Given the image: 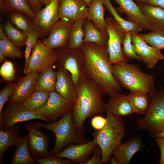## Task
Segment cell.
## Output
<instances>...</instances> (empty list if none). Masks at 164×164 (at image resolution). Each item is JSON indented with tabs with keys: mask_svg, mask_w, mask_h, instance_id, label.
I'll return each instance as SVG.
<instances>
[{
	"mask_svg": "<svg viewBox=\"0 0 164 164\" xmlns=\"http://www.w3.org/2000/svg\"><path fill=\"white\" fill-rule=\"evenodd\" d=\"M81 49L84 58L85 75L104 95L110 96L121 93L122 87L114 75L107 45L100 46L84 43Z\"/></svg>",
	"mask_w": 164,
	"mask_h": 164,
	"instance_id": "1",
	"label": "cell"
},
{
	"mask_svg": "<svg viewBox=\"0 0 164 164\" xmlns=\"http://www.w3.org/2000/svg\"><path fill=\"white\" fill-rule=\"evenodd\" d=\"M103 95L84 75L77 88V97L72 110L74 124L80 132H85L84 122L87 118L105 112Z\"/></svg>",
	"mask_w": 164,
	"mask_h": 164,
	"instance_id": "2",
	"label": "cell"
},
{
	"mask_svg": "<svg viewBox=\"0 0 164 164\" xmlns=\"http://www.w3.org/2000/svg\"><path fill=\"white\" fill-rule=\"evenodd\" d=\"M106 113L107 121L105 126L101 130H94L92 134L93 140L101 150L102 164L110 161L114 151L121 144L125 132L122 117Z\"/></svg>",
	"mask_w": 164,
	"mask_h": 164,
	"instance_id": "3",
	"label": "cell"
},
{
	"mask_svg": "<svg viewBox=\"0 0 164 164\" xmlns=\"http://www.w3.org/2000/svg\"><path fill=\"white\" fill-rule=\"evenodd\" d=\"M34 123L48 131H51L56 136L55 144L53 149L49 152V155L55 156L63 148L70 144H80L87 142L86 136L78 131L73 122L72 111L55 122L50 124L39 122Z\"/></svg>",
	"mask_w": 164,
	"mask_h": 164,
	"instance_id": "4",
	"label": "cell"
},
{
	"mask_svg": "<svg viewBox=\"0 0 164 164\" xmlns=\"http://www.w3.org/2000/svg\"><path fill=\"white\" fill-rule=\"evenodd\" d=\"M112 67L114 76L124 88L149 94L156 91L154 76L142 72L138 65L120 62L112 64Z\"/></svg>",
	"mask_w": 164,
	"mask_h": 164,
	"instance_id": "5",
	"label": "cell"
},
{
	"mask_svg": "<svg viewBox=\"0 0 164 164\" xmlns=\"http://www.w3.org/2000/svg\"><path fill=\"white\" fill-rule=\"evenodd\" d=\"M150 95L151 102L149 109L145 117L138 119L136 123L139 130H146L152 136L164 130V89L162 86Z\"/></svg>",
	"mask_w": 164,
	"mask_h": 164,
	"instance_id": "6",
	"label": "cell"
},
{
	"mask_svg": "<svg viewBox=\"0 0 164 164\" xmlns=\"http://www.w3.org/2000/svg\"><path fill=\"white\" fill-rule=\"evenodd\" d=\"M55 49L57 67L63 68L70 73L77 89L85 75L84 58L81 49H72L65 46Z\"/></svg>",
	"mask_w": 164,
	"mask_h": 164,
	"instance_id": "7",
	"label": "cell"
},
{
	"mask_svg": "<svg viewBox=\"0 0 164 164\" xmlns=\"http://www.w3.org/2000/svg\"><path fill=\"white\" fill-rule=\"evenodd\" d=\"M39 119L50 123L40 111L29 110L21 102H10L2 111L0 117V129L5 130L18 122Z\"/></svg>",
	"mask_w": 164,
	"mask_h": 164,
	"instance_id": "8",
	"label": "cell"
},
{
	"mask_svg": "<svg viewBox=\"0 0 164 164\" xmlns=\"http://www.w3.org/2000/svg\"><path fill=\"white\" fill-rule=\"evenodd\" d=\"M57 54L55 49L48 47L39 40L32 50L27 74L40 73L56 63Z\"/></svg>",
	"mask_w": 164,
	"mask_h": 164,
	"instance_id": "9",
	"label": "cell"
},
{
	"mask_svg": "<svg viewBox=\"0 0 164 164\" xmlns=\"http://www.w3.org/2000/svg\"><path fill=\"white\" fill-rule=\"evenodd\" d=\"M105 21L108 35L107 46L110 63L128 62L123 55L121 46L126 34L121 31L112 17L106 18Z\"/></svg>",
	"mask_w": 164,
	"mask_h": 164,
	"instance_id": "10",
	"label": "cell"
},
{
	"mask_svg": "<svg viewBox=\"0 0 164 164\" xmlns=\"http://www.w3.org/2000/svg\"><path fill=\"white\" fill-rule=\"evenodd\" d=\"M59 1L52 0L31 19L34 29L37 32L39 37H45L48 35L52 26L59 20Z\"/></svg>",
	"mask_w": 164,
	"mask_h": 164,
	"instance_id": "11",
	"label": "cell"
},
{
	"mask_svg": "<svg viewBox=\"0 0 164 164\" xmlns=\"http://www.w3.org/2000/svg\"><path fill=\"white\" fill-rule=\"evenodd\" d=\"M73 104L55 91L50 92L46 104L39 111L50 122H53L72 111Z\"/></svg>",
	"mask_w": 164,
	"mask_h": 164,
	"instance_id": "12",
	"label": "cell"
},
{
	"mask_svg": "<svg viewBox=\"0 0 164 164\" xmlns=\"http://www.w3.org/2000/svg\"><path fill=\"white\" fill-rule=\"evenodd\" d=\"M24 127L28 132V145L32 156L36 158L48 155V139L41 127L31 122L27 123Z\"/></svg>",
	"mask_w": 164,
	"mask_h": 164,
	"instance_id": "13",
	"label": "cell"
},
{
	"mask_svg": "<svg viewBox=\"0 0 164 164\" xmlns=\"http://www.w3.org/2000/svg\"><path fill=\"white\" fill-rule=\"evenodd\" d=\"M74 21L60 19L52 26L47 37L42 41L46 46L55 49L66 46Z\"/></svg>",
	"mask_w": 164,
	"mask_h": 164,
	"instance_id": "14",
	"label": "cell"
},
{
	"mask_svg": "<svg viewBox=\"0 0 164 164\" xmlns=\"http://www.w3.org/2000/svg\"><path fill=\"white\" fill-rule=\"evenodd\" d=\"M97 145L93 140L80 144H70L54 156L62 159L66 158L73 164H86L90 159L91 154Z\"/></svg>",
	"mask_w": 164,
	"mask_h": 164,
	"instance_id": "15",
	"label": "cell"
},
{
	"mask_svg": "<svg viewBox=\"0 0 164 164\" xmlns=\"http://www.w3.org/2000/svg\"><path fill=\"white\" fill-rule=\"evenodd\" d=\"M131 35L134 50L148 69L154 68L159 60H164V55L160 50L148 45L139 33H132Z\"/></svg>",
	"mask_w": 164,
	"mask_h": 164,
	"instance_id": "16",
	"label": "cell"
},
{
	"mask_svg": "<svg viewBox=\"0 0 164 164\" xmlns=\"http://www.w3.org/2000/svg\"><path fill=\"white\" fill-rule=\"evenodd\" d=\"M88 8L82 0H60L58 16L60 19H69L74 22L86 19Z\"/></svg>",
	"mask_w": 164,
	"mask_h": 164,
	"instance_id": "17",
	"label": "cell"
},
{
	"mask_svg": "<svg viewBox=\"0 0 164 164\" xmlns=\"http://www.w3.org/2000/svg\"><path fill=\"white\" fill-rule=\"evenodd\" d=\"M115 0L119 5L118 11L126 14L129 20L135 22L143 29L150 31H155L151 22L133 0Z\"/></svg>",
	"mask_w": 164,
	"mask_h": 164,
	"instance_id": "18",
	"label": "cell"
},
{
	"mask_svg": "<svg viewBox=\"0 0 164 164\" xmlns=\"http://www.w3.org/2000/svg\"><path fill=\"white\" fill-rule=\"evenodd\" d=\"M39 73L33 72L26 74L16 82L13 92L8 102H21L34 91Z\"/></svg>",
	"mask_w": 164,
	"mask_h": 164,
	"instance_id": "19",
	"label": "cell"
},
{
	"mask_svg": "<svg viewBox=\"0 0 164 164\" xmlns=\"http://www.w3.org/2000/svg\"><path fill=\"white\" fill-rule=\"evenodd\" d=\"M55 91L65 98L73 103L77 95V89L70 73L63 68H58L56 72Z\"/></svg>",
	"mask_w": 164,
	"mask_h": 164,
	"instance_id": "20",
	"label": "cell"
},
{
	"mask_svg": "<svg viewBox=\"0 0 164 164\" xmlns=\"http://www.w3.org/2000/svg\"><path fill=\"white\" fill-rule=\"evenodd\" d=\"M106 112H108L116 117H122L134 113L129 100L128 95L121 93L113 94L110 96L105 104Z\"/></svg>",
	"mask_w": 164,
	"mask_h": 164,
	"instance_id": "21",
	"label": "cell"
},
{
	"mask_svg": "<svg viewBox=\"0 0 164 164\" xmlns=\"http://www.w3.org/2000/svg\"><path fill=\"white\" fill-rule=\"evenodd\" d=\"M143 147L141 136L135 137L121 144L114 151L113 156L118 164H128L132 156L137 152L141 150Z\"/></svg>",
	"mask_w": 164,
	"mask_h": 164,
	"instance_id": "22",
	"label": "cell"
},
{
	"mask_svg": "<svg viewBox=\"0 0 164 164\" xmlns=\"http://www.w3.org/2000/svg\"><path fill=\"white\" fill-rule=\"evenodd\" d=\"M19 125L14 126L5 130L0 129V163L3 164L2 155L5 150L9 147H17L22 137L19 133Z\"/></svg>",
	"mask_w": 164,
	"mask_h": 164,
	"instance_id": "23",
	"label": "cell"
},
{
	"mask_svg": "<svg viewBox=\"0 0 164 164\" xmlns=\"http://www.w3.org/2000/svg\"><path fill=\"white\" fill-rule=\"evenodd\" d=\"M141 11L151 22L155 31L164 29V9L158 6L138 2Z\"/></svg>",
	"mask_w": 164,
	"mask_h": 164,
	"instance_id": "24",
	"label": "cell"
},
{
	"mask_svg": "<svg viewBox=\"0 0 164 164\" xmlns=\"http://www.w3.org/2000/svg\"><path fill=\"white\" fill-rule=\"evenodd\" d=\"M83 28L84 33V43H93L100 46L107 45L108 39V33H104L99 30L91 21L85 19Z\"/></svg>",
	"mask_w": 164,
	"mask_h": 164,
	"instance_id": "25",
	"label": "cell"
},
{
	"mask_svg": "<svg viewBox=\"0 0 164 164\" xmlns=\"http://www.w3.org/2000/svg\"><path fill=\"white\" fill-rule=\"evenodd\" d=\"M103 0H94L88 8L86 19L91 21L95 26L104 33H108L104 19Z\"/></svg>",
	"mask_w": 164,
	"mask_h": 164,
	"instance_id": "26",
	"label": "cell"
},
{
	"mask_svg": "<svg viewBox=\"0 0 164 164\" xmlns=\"http://www.w3.org/2000/svg\"><path fill=\"white\" fill-rule=\"evenodd\" d=\"M103 2L106 8L113 16L117 25L125 33L139 34L142 30V28L135 22L125 20L121 17L111 4L110 0H103Z\"/></svg>",
	"mask_w": 164,
	"mask_h": 164,
	"instance_id": "27",
	"label": "cell"
},
{
	"mask_svg": "<svg viewBox=\"0 0 164 164\" xmlns=\"http://www.w3.org/2000/svg\"><path fill=\"white\" fill-rule=\"evenodd\" d=\"M128 96L134 112L145 115L151 104V98L149 94L142 91H131Z\"/></svg>",
	"mask_w": 164,
	"mask_h": 164,
	"instance_id": "28",
	"label": "cell"
},
{
	"mask_svg": "<svg viewBox=\"0 0 164 164\" xmlns=\"http://www.w3.org/2000/svg\"><path fill=\"white\" fill-rule=\"evenodd\" d=\"M56 81V72L54 71L53 66H51L39 73L34 91L50 92L55 91Z\"/></svg>",
	"mask_w": 164,
	"mask_h": 164,
	"instance_id": "29",
	"label": "cell"
},
{
	"mask_svg": "<svg viewBox=\"0 0 164 164\" xmlns=\"http://www.w3.org/2000/svg\"><path fill=\"white\" fill-rule=\"evenodd\" d=\"M12 156V164H36L37 162L31 155L28 145V135L22 137Z\"/></svg>",
	"mask_w": 164,
	"mask_h": 164,
	"instance_id": "30",
	"label": "cell"
},
{
	"mask_svg": "<svg viewBox=\"0 0 164 164\" xmlns=\"http://www.w3.org/2000/svg\"><path fill=\"white\" fill-rule=\"evenodd\" d=\"M0 8L5 12H20L31 19L35 15L27 0H0Z\"/></svg>",
	"mask_w": 164,
	"mask_h": 164,
	"instance_id": "31",
	"label": "cell"
},
{
	"mask_svg": "<svg viewBox=\"0 0 164 164\" xmlns=\"http://www.w3.org/2000/svg\"><path fill=\"white\" fill-rule=\"evenodd\" d=\"M85 19H80L74 22L66 46L67 47L76 49L81 48L84 43V33L83 26Z\"/></svg>",
	"mask_w": 164,
	"mask_h": 164,
	"instance_id": "32",
	"label": "cell"
},
{
	"mask_svg": "<svg viewBox=\"0 0 164 164\" xmlns=\"http://www.w3.org/2000/svg\"><path fill=\"white\" fill-rule=\"evenodd\" d=\"M50 94L47 91H34L22 103L31 110L39 111L46 104Z\"/></svg>",
	"mask_w": 164,
	"mask_h": 164,
	"instance_id": "33",
	"label": "cell"
},
{
	"mask_svg": "<svg viewBox=\"0 0 164 164\" xmlns=\"http://www.w3.org/2000/svg\"><path fill=\"white\" fill-rule=\"evenodd\" d=\"M0 50L6 57L12 59L21 58L23 54L22 52L7 36L2 25L0 26Z\"/></svg>",
	"mask_w": 164,
	"mask_h": 164,
	"instance_id": "34",
	"label": "cell"
},
{
	"mask_svg": "<svg viewBox=\"0 0 164 164\" xmlns=\"http://www.w3.org/2000/svg\"><path fill=\"white\" fill-rule=\"evenodd\" d=\"M11 22L25 33L28 34L34 30L32 20L30 21L24 14L18 12H10Z\"/></svg>",
	"mask_w": 164,
	"mask_h": 164,
	"instance_id": "35",
	"label": "cell"
},
{
	"mask_svg": "<svg viewBox=\"0 0 164 164\" xmlns=\"http://www.w3.org/2000/svg\"><path fill=\"white\" fill-rule=\"evenodd\" d=\"M4 30L7 36L17 46L26 45L27 35L15 27L10 22H6Z\"/></svg>",
	"mask_w": 164,
	"mask_h": 164,
	"instance_id": "36",
	"label": "cell"
},
{
	"mask_svg": "<svg viewBox=\"0 0 164 164\" xmlns=\"http://www.w3.org/2000/svg\"><path fill=\"white\" fill-rule=\"evenodd\" d=\"M139 35L151 46L160 50L164 49V30L150 31Z\"/></svg>",
	"mask_w": 164,
	"mask_h": 164,
	"instance_id": "37",
	"label": "cell"
},
{
	"mask_svg": "<svg viewBox=\"0 0 164 164\" xmlns=\"http://www.w3.org/2000/svg\"><path fill=\"white\" fill-rule=\"evenodd\" d=\"M38 38V33L34 29L27 35L24 51L25 64L23 70V73L26 75L27 74L31 51L36 44Z\"/></svg>",
	"mask_w": 164,
	"mask_h": 164,
	"instance_id": "38",
	"label": "cell"
},
{
	"mask_svg": "<svg viewBox=\"0 0 164 164\" xmlns=\"http://www.w3.org/2000/svg\"><path fill=\"white\" fill-rule=\"evenodd\" d=\"M122 44V52L124 57L127 61L130 60H136L141 61L140 58L134 50L131 33H128L125 34Z\"/></svg>",
	"mask_w": 164,
	"mask_h": 164,
	"instance_id": "39",
	"label": "cell"
},
{
	"mask_svg": "<svg viewBox=\"0 0 164 164\" xmlns=\"http://www.w3.org/2000/svg\"><path fill=\"white\" fill-rule=\"evenodd\" d=\"M0 75L6 81H11L14 79L15 71L11 62L7 61L3 63L0 68Z\"/></svg>",
	"mask_w": 164,
	"mask_h": 164,
	"instance_id": "40",
	"label": "cell"
},
{
	"mask_svg": "<svg viewBox=\"0 0 164 164\" xmlns=\"http://www.w3.org/2000/svg\"><path fill=\"white\" fill-rule=\"evenodd\" d=\"M16 82L10 81L8 83L0 92V117L5 103L12 94Z\"/></svg>",
	"mask_w": 164,
	"mask_h": 164,
	"instance_id": "41",
	"label": "cell"
},
{
	"mask_svg": "<svg viewBox=\"0 0 164 164\" xmlns=\"http://www.w3.org/2000/svg\"><path fill=\"white\" fill-rule=\"evenodd\" d=\"M34 159L37 163L39 164H73L67 159H63L50 155L43 157L34 158Z\"/></svg>",
	"mask_w": 164,
	"mask_h": 164,
	"instance_id": "42",
	"label": "cell"
},
{
	"mask_svg": "<svg viewBox=\"0 0 164 164\" xmlns=\"http://www.w3.org/2000/svg\"><path fill=\"white\" fill-rule=\"evenodd\" d=\"M107 121L106 118H105L101 115L93 116L91 120V124L94 130H99L105 126Z\"/></svg>",
	"mask_w": 164,
	"mask_h": 164,
	"instance_id": "43",
	"label": "cell"
},
{
	"mask_svg": "<svg viewBox=\"0 0 164 164\" xmlns=\"http://www.w3.org/2000/svg\"><path fill=\"white\" fill-rule=\"evenodd\" d=\"M93 155L86 164H102V152L100 147L97 145L94 149Z\"/></svg>",
	"mask_w": 164,
	"mask_h": 164,
	"instance_id": "44",
	"label": "cell"
},
{
	"mask_svg": "<svg viewBox=\"0 0 164 164\" xmlns=\"http://www.w3.org/2000/svg\"><path fill=\"white\" fill-rule=\"evenodd\" d=\"M155 140L161 152V158L159 163L164 164V138L155 137Z\"/></svg>",
	"mask_w": 164,
	"mask_h": 164,
	"instance_id": "45",
	"label": "cell"
},
{
	"mask_svg": "<svg viewBox=\"0 0 164 164\" xmlns=\"http://www.w3.org/2000/svg\"><path fill=\"white\" fill-rule=\"evenodd\" d=\"M137 2L149 4L158 6L164 9V0H134Z\"/></svg>",
	"mask_w": 164,
	"mask_h": 164,
	"instance_id": "46",
	"label": "cell"
},
{
	"mask_svg": "<svg viewBox=\"0 0 164 164\" xmlns=\"http://www.w3.org/2000/svg\"><path fill=\"white\" fill-rule=\"evenodd\" d=\"M27 1L35 14L41 9L42 4L40 0H27Z\"/></svg>",
	"mask_w": 164,
	"mask_h": 164,
	"instance_id": "47",
	"label": "cell"
},
{
	"mask_svg": "<svg viewBox=\"0 0 164 164\" xmlns=\"http://www.w3.org/2000/svg\"><path fill=\"white\" fill-rule=\"evenodd\" d=\"M6 58L2 52L0 50V63H3L7 61Z\"/></svg>",
	"mask_w": 164,
	"mask_h": 164,
	"instance_id": "48",
	"label": "cell"
},
{
	"mask_svg": "<svg viewBox=\"0 0 164 164\" xmlns=\"http://www.w3.org/2000/svg\"><path fill=\"white\" fill-rule=\"evenodd\" d=\"M154 137H162L164 138V130L162 132L156 134L152 136Z\"/></svg>",
	"mask_w": 164,
	"mask_h": 164,
	"instance_id": "49",
	"label": "cell"
},
{
	"mask_svg": "<svg viewBox=\"0 0 164 164\" xmlns=\"http://www.w3.org/2000/svg\"><path fill=\"white\" fill-rule=\"evenodd\" d=\"M86 4L87 7H89L94 0H82Z\"/></svg>",
	"mask_w": 164,
	"mask_h": 164,
	"instance_id": "50",
	"label": "cell"
},
{
	"mask_svg": "<svg viewBox=\"0 0 164 164\" xmlns=\"http://www.w3.org/2000/svg\"><path fill=\"white\" fill-rule=\"evenodd\" d=\"M42 5H46L52 0H40Z\"/></svg>",
	"mask_w": 164,
	"mask_h": 164,
	"instance_id": "51",
	"label": "cell"
},
{
	"mask_svg": "<svg viewBox=\"0 0 164 164\" xmlns=\"http://www.w3.org/2000/svg\"><path fill=\"white\" fill-rule=\"evenodd\" d=\"M110 162L112 164H118L115 159L113 157H111L110 160Z\"/></svg>",
	"mask_w": 164,
	"mask_h": 164,
	"instance_id": "52",
	"label": "cell"
},
{
	"mask_svg": "<svg viewBox=\"0 0 164 164\" xmlns=\"http://www.w3.org/2000/svg\"></svg>",
	"mask_w": 164,
	"mask_h": 164,
	"instance_id": "53",
	"label": "cell"
}]
</instances>
